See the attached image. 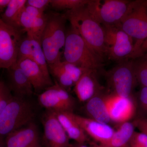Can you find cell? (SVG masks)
Wrapping results in <instances>:
<instances>
[{
  "mask_svg": "<svg viewBox=\"0 0 147 147\" xmlns=\"http://www.w3.org/2000/svg\"><path fill=\"white\" fill-rule=\"evenodd\" d=\"M86 5L67 11L65 15L70 22L71 27L80 35L89 47L103 59L108 53L104 28L92 16Z\"/></svg>",
  "mask_w": 147,
  "mask_h": 147,
  "instance_id": "1",
  "label": "cell"
},
{
  "mask_svg": "<svg viewBox=\"0 0 147 147\" xmlns=\"http://www.w3.org/2000/svg\"><path fill=\"white\" fill-rule=\"evenodd\" d=\"M47 22L41 38V44L47 63L53 64L61 61L66 32L65 14L50 12L46 13Z\"/></svg>",
  "mask_w": 147,
  "mask_h": 147,
  "instance_id": "2",
  "label": "cell"
},
{
  "mask_svg": "<svg viewBox=\"0 0 147 147\" xmlns=\"http://www.w3.org/2000/svg\"><path fill=\"white\" fill-rule=\"evenodd\" d=\"M63 54L65 61L82 68L97 70L102 66L103 59L71 27L66 32Z\"/></svg>",
  "mask_w": 147,
  "mask_h": 147,
  "instance_id": "3",
  "label": "cell"
},
{
  "mask_svg": "<svg viewBox=\"0 0 147 147\" xmlns=\"http://www.w3.org/2000/svg\"><path fill=\"white\" fill-rule=\"evenodd\" d=\"M119 26L133 40H135L134 58L143 55L141 48L147 38V1H131Z\"/></svg>",
  "mask_w": 147,
  "mask_h": 147,
  "instance_id": "4",
  "label": "cell"
},
{
  "mask_svg": "<svg viewBox=\"0 0 147 147\" xmlns=\"http://www.w3.org/2000/svg\"><path fill=\"white\" fill-rule=\"evenodd\" d=\"M33 107L26 98L14 96L0 114V137L5 139L14 130L32 121Z\"/></svg>",
  "mask_w": 147,
  "mask_h": 147,
  "instance_id": "5",
  "label": "cell"
},
{
  "mask_svg": "<svg viewBox=\"0 0 147 147\" xmlns=\"http://www.w3.org/2000/svg\"><path fill=\"white\" fill-rule=\"evenodd\" d=\"M131 2L127 0H90L86 7L92 16L102 26H119Z\"/></svg>",
  "mask_w": 147,
  "mask_h": 147,
  "instance_id": "6",
  "label": "cell"
},
{
  "mask_svg": "<svg viewBox=\"0 0 147 147\" xmlns=\"http://www.w3.org/2000/svg\"><path fill=\"white\" fill-rule=\"evenodd\" d=\"M106 78L110 93L120 97H132L137 84L134 61L120 62L107 72Z\"/></svg>",
  "mask_w": 147,
  "mask_h": 147,
  "instance_id": "7",
  "label": "cell"
},
{
  "mask_svg": "<svg viewBox=\"0 0 147 147\" xmlns=\"http://www.w3.org/2000/svg\"><path fill=\"white\" fill-rule=\"evenodd\" d=\"M105 42L108 56L119 62L134 58V43L132 38L119 26H105Z\"/></svg>",
  "mask_w": 147,
  "mask_h": 147,
  "instance_id": "8",
  "label": "cell"
},
{
  "mask_svg": "<svg viewBox=\"0 0 147 147\" xmlns=\"http://www.w3.org/2000/svg\"><path fill=\"white\" fill-rule=\"evenodd\" d=\"M22 31L6 24L0 18V69H7L16 63Z\"/></svg>",
  "mask_w": 147,
  "mask_h": 147,
  "instance_id": "9",
  "label": "cell"
},
{
  "mask_svg": "<svg viewBox=\"0 0 147 147\" xmlns=\"http://www.w3.org/2000/svg\"><path fill=\"white\" fill-rule=\"evenodd\" d=\"M38 100L42 107L55 113H73L76 106L74 98L68 91L55 82L38 94Z\"/></svg>",
  "mask_w": 147,
  "mask_h": 147,
  "instance_id": "10",
  "label": "cell"
},
{
  "mask_svg": "<svg viewBox=\"0 0 147 147\" xmlns=\"http://www.w3.org/2000/svg\"><path fill=\"white\" fill-rule=\"evenodd\" d=\"M42 123L45 147H69L70 139L55 112L47 110L42 117Z\"/></svg>",
  "mask_w": 147,
  "mask_h": 147,
  "instance_id": "11",
  "label": "cell"
},
{
  "mask_svg": "<svg viewBox=\"0 0 147 147\" xmlns=\"http://www.w3.org/2000/svg\"><path fill=\"white\" fill-rule=\"evenodd\" d=\"M21 58L34 61L39 66L47 79L52 81L46 57L39 41L27 35L23 38L18 49V59Z\"/></svg>",
  "mask_w": 147,
  "mask_h": 147,
  "instance_id": "12",
  "label": "cell"
},
{
  "mask_svg": "<svg viewBox=\"0 0 147 147\" xmlns=\"http://www.w3.org/2000/svg\"><path fill=\"white\" fill-rule=\"evenodd\" d=\"M5 142L6 147H41L37 127L32 121L11 132Z\"/></svg>",
  "mask_w": 147,
  "mask_h": 147,
  "instance_id": "13",
  "label": "cell"
},
{
  "mask_svg": "<svg viewBox=\"0 0 147 147\" xmlns=\"http://www.w3.org/2000/svg\"><path fill=\"white\" fill-rule=\"evenodd\" d=\"M136 110L132 97H120L111 94L108 111L112 122L120 124L129 122L135 115Z\"/></svg>",
  "mask_w": 147,
  "mask_h": 147,
  "instance_id": "14",
  "label": "cell"
},
{
  "mask_svg": "<svg viewBox=\"0 0 147 147\" xmlns=\"http://www.w3.org/2000/svg\"><path fill=\"white\" fill-rule=\"evenodd\" d=\"M104 90L97 76V70L88 69L80 77L74 86V91L78 100L87 102Z\"/></svg>",
  "mask_w": 147,
  "mask_h": 147,
  "instance_id": "15",
  "label": "cell"
},
{
  "mask_svg": "<svg viewBox=\"0 0 147 147\" xmlns=\"http://www.w3.org/2000/svg\"><path fill=\"white\" fill-rule=\"evenodd\" d=\"M74 116L87 136L93 139L96 142L95 144H98L105 143L115 132V130L109 124L74 113Z\"/></svg>",
  "mask_w": 147,
  "mask_h": 147,
  "instance_id": "16",
  "label": "cell"
},
{
  "mask_svg": "<svg viewBox=\"0 0 147 147\" xmlns=\"http://www.w3.org/2000/svg\"><path fill=\"white\" fill-rule=\"evenodd\" d=\"M16 63L28 77L36 93L40 94L54 85L53 81L47 79L39 66L34 61L21 58L17 59Z\"/></svg>",
  "mask_w": 147,
  "mask_h": 147,
  "instance_id": "17",
  "label": "cell"
},
{
  "mask_svg": "<svg viewBox=\"0 0 147 147\" xmlns=\"http://www.w3.org/2000/svg\"><path fill=\"white\" fill-rule=\"evenodd\" d=\"M7 69V84L13 96L26 98L33 94L34 90L31 83L17 63Z\"/></svg>",
  "mask_w": 147,
  "mask_h": 147,
  "instance_id": "18",
  "label": "cell"
},
{
  "mask_svg": "<svg viewBox=\"0 0 147 147\" xmlns=\"http://www.w3.org/2000/svg\"><path fill=\"white\" fill-rule=\"evenodd\" d=\"M111 96L103 90L86 102L85 110L90 118L107 124L112 122L108 111Z\"/></svg>",
  "mask_w": 147,
  "mask_h": 147,
  "instance_id": "19",
  "label": "cell"
},
{
  "mask_svg": "<svg viewBox=\"0 0 147 147\" xmlns=\"http://www.w3.org/2000/svg\"><path fill=\"white\" fill-rule=\"evenodd\" d=\"M55 113L69 139L81 144H86L88 142V136L75 119L73 113L62 112Z\"/></svg>",
  "mask_w": 147,
  "mask_h": 147,
  "instance_id": "20",
  "label": "cell"
},
{
  "mask_svg": "<svg viewBox=\"0 0 147 147\" xmlns=\"http://www.w3.org/2000/svg\"><path fill=\"white\" fill-rule=\"evenodd\" d=\"M47 22V15L42 17H33L24 10L19 18L20 29L26 33L27 36L34 38L41 43L42 33Z\"/></svg>",
  "mask_w": 147,
  "mask_h": 147,
  "instance_id": "21",
  "label": "cell"
},
{
  "mask_svg": "<svg viewBox=\"0 0 147 147\" xmlns=\"http://www.w3.org/2000/svg\"><path fill=\"white\" fill-rule=\"evenodd\" d=\"M133 123L127 122L121 123L109 140L102 144L93 145V147H126L134 132Z\"/></svg>",
  "mask_w": 147,
  "mask_h": 147,
  "instance_id": "22",
  "label": "cell"
},
{
  "mask_svg": "<svg viewBox=\"0 0 147 147\" xmlns=\"http://www.w3.org/2000/svg\"><path fill=\"white\" fill-rule=\"evenodd\" d=\"M26 2L27 0H10L5 11L0 17L1 19L9 26L22 30L19 27V18Z\"/></svg>",
  "mask_w": 147,
  "mask_h": 147,
  "instance_id": "23",
  "label": "cell"
},
{
  "mask_svg": "<svg viewBox=\"0 0 147 147\" xmlns=\"http://www.w3.org/2000/svg\"><path fill=\"white\" fill-rule=\"evenodd\" d=\"M60 61L48 65L49 72L50 76L52 75L55 79V82L69 92L74 86V84L71 77L62 67Z\"/></svg>",
  "mask_w": 147,
  "mask_h": 147,
  "instance_id": "24",
  "label": "cell"
},
{
  "mask_svg": "<svg viewBox=\"0 0 147 147\" xmlns=\"http://www.w3.org/2000/svg\"><path fill=\"white\" fill-rule=\"evenodd\" d=\"M140 57L138 60L134 61L137 83L142 87H147V54Z\"/></svg>",
  "mask_w": 147,
  "mask_h": 147,
  "instance_id": "25",
  "label": "cell"
},
{
  "mask_svg": "<svg viewBox=\"0 0 147 147\" xmlns=\"http://www.w3.org/2000/svg\"><path fill=\"white\" fill-rule=\"evenodd\" d=\"M90 0H51L50 5L55 9L72 10L86 5Z\"/></svg>",
  "mask_w": 147,
  "mask_h": 147,
  "instance_id": "26",
  "label": "cell"
},
{
  "mask_svg": "<svg viewBox=\"0 0 147 147\" xmlns=\"http://www.w3.org/2000/svg\"><path fill=\"white\" fill-rule=\"evenodd\" d=\"M62 67L67 72L74 83V85L79 80L84 72L88 69L77 66L73 64L69 63L65 61H61Z\"/></svg>",
  "mask_w": 147,
  "mask_h": 147,
  "instance_id": "27",
  "label": "cell"
},
{
  "mask_svg": "<svg viewBox=\"0 0 147 147\" xmlns=\"http://www.w3.org/2000/svg\"><path fill=\"white\" fill-rule=\"evenodd\" d=\"M13 97L7 84L0 79V114Z\"/></svg>",
  "mask_w": 147,
  "mask_h": 147,
  "instance_id": "28",
  "label": "cell"
},
{
  "mask_svg": "<svg viewBox=\"0 0 147 147\" xmlns=\"http://www.w3.org/2000/svg\"><path fill=\"white\" fill-rule=\"evenodd\" d=\"M126 147H147V137L140 132L134 131Z\"/></svg>",
  "mask_w": 147,
  "mask_h": 147,
  "instance_id": "29",
  "label": "cell"
},
{
  "mask_svg": "<svg viewBox=\"0 0 147 147\" xmlns=\"http://www.w3.org/2000/svg\"><path fill=\"white\" fill-rule=\"evenodd\" d=\"M138 105L142 115H147V87H142L138 95Z\"/></svg>",
  "mask_w": 147,
  "mask_h": 147,
  "instance_id": "30",
  "label": "cell"
},
{
  "mask_svg": "<svg viewBox=\"0 0 147 147\" xmlns=\"http://www.w3.org/2000/svg\"><path fill=\"white\" fill-rule=\"evenodd\" d=\"M50 3L51 0H27L26 5L33 7L44 12Z\"/></svg>",
  "mask_w": 147,
  "mask_h": 147,
  "instance_id": "31",
  "label": "cell"
},
{
  "mask_svg": "<svg viewBox=\"0 0 147 147\" xmlns=\"http://www.w3.org/2000/svg\"><path fill=\"white\" fill-rule=\"evenodd\" d=\"M135 127L139 129L141 133L144 134L147 137V117H139L133 122Z\"/></svg>",
  "mask_w": 147,
  "mask_h": 147,
  "instance_id": "32",
  "label": "cell"
},
{
  "mask_svg": "<svg viewBox=\"0 0 147 147\" xmlns=\"http://www.w3.org/2000/svg\"><path fill=\"white\" fill-rule=\"evenodd\" d=\"M24 11L29 15L33 17H42L45 15L44 11L31 6L26 5Z\"/></svg>",
  "mask_w": 147,
  "mask_h": 147,
  "instance_id": "33",
  "label": "cell"
},
{
  "mask_svg": "<svg viewBox=\"0 0 147 147\" xmlns=\"http://www.w3.org/2000/svg\"><path fill=\"white\" fill-rule=\"evenodd\" d=\"M10 2V0H0V17L5 11Z\"/></svg>",
  "mask_w": 147,
  "mask_h": 147,
  "instance_id": "34",
  "label": "cell"
},
{
  "mask_svg": "<svg viewBox=\"0 0 147 147\" xmlns=\"http://www.w3.org/2000/svg\"><path fill=\"white\" fill-rule=\"evenodd\" d=\"M69 147H89L87 146L85 144H81V143H74L70 144Z\"/></svg>",
  "mask_w": 147,
  "mask_h": 147,
  "instance_id": "35",
  "label": "cell"
},
{
  "mask_svg": "<svg viewBox=\"0 0 147 147\" xmlns=\"http://www.w3.org/2000/svg\"><path fill=\"white\" fill-rule=\"evenodd\" d=\"M0 147H6L5 139L0 137Z\"/></svg>",
  "mask_w": 147,
  "mask_h": 147,
  "instance_id": "36",
  "label": "cell"
},
{
  "mask_svg": "<svg viewBox=\"0 0 147 147\" xmlns=\"http://www.w3.org/2000/svg\"><path fill=\"white\" fill-rule=\"evenodd\" d=\"M146 47H147V38L144 41V42H143V44H142V48H142V53H143V54H144V53H143V50Z\"/></svg>",
  "mask_w": 147,
  "mask_h": 147,
  "instance_id": "37",
  "label": "cell"
},
{
  "mask_svg": "<svg viewBox=\"0 0 147 147\" xmlns=\"http://www.w3.org/2000/svg\"><path fill=\"white\" fill-rule=\"evenodd\" d=\"M146 50H147V47H146V48H145L144 50H143V53H144V51H146Z\"/></svg>",
  "mask_w": 147,
  "mask_h": 147,
  "instance_id": "38",
  "label": "cell"
}]
</instances>
